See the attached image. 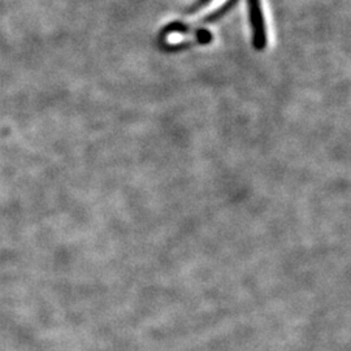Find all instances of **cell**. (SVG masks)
Wrapping results in <instances>:
<instances>
[{"mask_svg":"<svg viewBox=\"0 0 351 351\" xmlns=\"http://www.w3.org/2000/svg\"><path fill=\"white\" fill-rule=\"evenodd\" d=\"M247 4H249L251 27H252V45L255 50L262 51L267 46V34H265L261 0H247Z\"/></svg>","mask_w":351,"mask_h":351,"instance_id":"obj_1","label":"cell"},{"mask_svg":"<svg viewBox=\"0 0 351 351\" xmlns=\"http://www.w3.org/2000/svg\"><path fill=\"white\" fill-rule=\"evenodd\" d=\"M237 3H239V0H226V3H224L219 10H216L215 12L210 13L207 17H203L202 20L198 21V24L201 25V24H213V23H216L217 20L223 19L229 11H232V8Z\"/></svg>","mask_w":351,"mask_h":351,"instance_id":"obj_2","label":"cell"},{"mask_svg":"<svg viewBox=\"0 0 351 351\" xmlns=\"http://www.w3.org/2000/svg\"><path fill=\"white\" fill-rule=\"evenodd\" d=\"M211 1H213V0H198L195 4H193V5L190 7L189 13H194L201 11V10H203L206 5H208Z\"/></svg>","mask_w":351,"mask_h":351,"instance_id":"obj_3","label":"cell"}]
</instances>
